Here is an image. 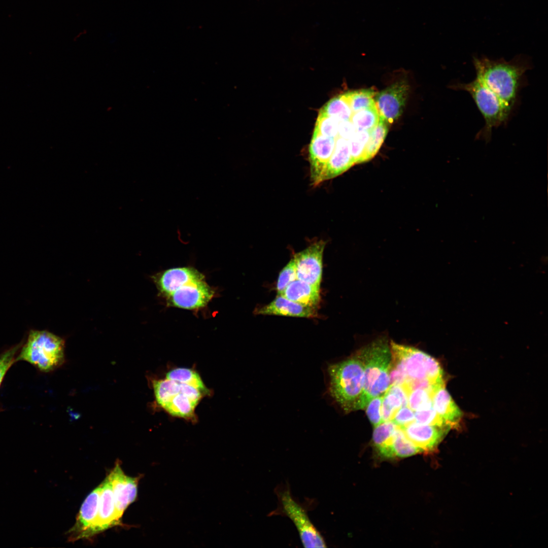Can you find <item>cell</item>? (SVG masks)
<instances>
[{"mask_svg": "<svg viewBox=\"0 0 548 548\" xmlns=\"http://www.w3.org/2000/svg\"><path fill=\"white\" fill-rule=\"evenodd\" d=\"M334 141V148L325 167L322 182L341 174L355 164L351 154L349 141L340 138Z\"/></svg>", "mask_w": 548, "mask_h": 548, "instance_id": "cell-16", "label": "cell"}, {"mask_svg": "<svg viewBox=\"0 0 548 548\" xmlns=\"http://www.w3.org/2000/svg\"><path fill=\"white\" fill-rule=\"evenodd\" d=\"M405 81L395 83L378 93L374 99L380 117L388 124L392 123L401 115L409 91Z\"/></svg>", "mask_w": 548, "mask_h": 548, "instance_id": "cell-11", "label": "cell"}, {"mask_svg": "<svg viewBox=\"0 0 548 548\" xmlns=\"http://www.w3.org/2000/svg\"><path fill=\"white\" fill-rule=\"evenodd\" d=\"M22 345L21 342L0 353V387L7 372L16 362V358ZM3 410L0 408V412Z\"/></svg>", "mask_w": 548, "mask_h": 548, "instance_id": "cell-32", "label": "cell"}, {"mask_svg": "<svg viewBox=\"0 0 548 548\" xmlns=\"http://www.w3.org/2000/svg\"><path fill=\"white\" fill-rule=\"evenodd\" d=\"M97 519L90 537L115 526L121 525L116 514L112 486L108 476L101 484Z\"/></svg>", "mask_w": 548, "mask_h": 548, "instance_id": "cell-14", "label": "cell"}, {"mask_svg": "<svg viewBox=\"0 0 548 548\" xmlns=\"http://www.w3.org/2000/svg\"><path fill=\"white\" fill-rule=\"evenodd\" d=\"M100 489L99 485L90 492L83 502L76 522L68 532L70 541L90 538L91 531L98 515Z\"/></svg>", "mask_w": 548, "mask_h": 548, "instance_id": "cell-12", "label": "cell"}, {"mask_svg": "<svg viewBox=\"0 0 548 548\" xmlns=\"http://www.w3.org/2000/svg\"><path fill=\"white\" fill-rule=\"evenodd\" d=\"M155 283L170 304L181 309L202 308L214 295L204 276L192 267L167 269L157 275Z\"/></svg>", "mask_w": 548, "mask_h": 548, "instance_id": "cell-2", "label": "cell"}, {"mask_svg": "<svg viewBox=\"0 0 548 548\" xmlns=\"http://www.w3.org/2000/svg\"><path fill=\"white\" fill-rule=\"evenodd\" d=\"M422 451L405 435L399 426L387 443L378 453L386 458H404L418 453Z\"/></svg>", "mask_w": 548, "mask_h": 548, "instance_id": "cell-18", "label": "cell"}, {"mask_svg": "<svg viewBox=\"0 0 548 548\" xmlns=\"http://www.w3.org/2000/svg\"><path fill=\"white\" fill-rule=\"evenodd\" d=\"M325 244L320 240L294 255L297 279L320 287Z\"/></svg>", "mask_w": 548, "mask_h": 548, "instance_id": "cell-9", "label": "cell"}, {"mask_svg": "<svg viewBox=\"0 0 548 548\" xmlns=\"http://www.w3.org/2000/svg\"><path fill=\"white\" fill-rule=\"evenodd\" d=\"M370 135V131L357 130L349 141L352 158L355 164L361 163Z\"/></svg>", "mask_w": 548, "mask_h": 548, "instance_id": "cell-29", "label": "cell"}, {"mask_svg": "<svg viewBox=\"0 0 548 548\" xmlns=\"http://www.w3.org/2000/svg\"><path fill=\"white\" fill-rule=\"evenodd\" d=\"M275 493L278 499L277 507L268 516H281L289 519L296 527L303 547H327L324 538L309 517L308 507L293 497L289 483L278 485Z\"/></svg>", "mask_w": 548, "mask_h": 548, "instance_id": "cell-6", "label": "cell"}, {"mask_svg": "<svg viewBox=\"0 0 548 548\" xmlns=\"http://www.w3.org/2000/svg\"><path fill=\"white\" fill-rule=\"evenodd\" d=\"M408 393L400 385L390 386L383 395L381 414L382 422L391 421L402 407L407 406Z\"/></svg>", "mask_w": 548, "mask_h": 548, "instance_id": "cell-20", "label": "cell"}, {"mask_svg": "<svg viewBox=\"0 0 548 548\" xmlns=\"http://www.w3.org/2000/svg\"><path fill=\"white\" fill-rule=\"evenodd\" d=\"M415 422L424 425L449 426L446 421L435 412L433 406L430 408L414 412Z\"/></svg>", "mask_w": 548, "mask_h": 548, "instance_id": "cell-33", "label": "cell"}, {"mask_svg": "<svg viewBox=\"0 0 548 548\" xmlns=\"http://www.w3.org/2000/svg\"><path fill=\"white\" fill-rule=\"evenodd\" d=\"M296 279V263L293 257L280 272L277 283V295H281L286 287Z\"/></svg>", "mask_w": 548, "mask_h": 548, "instance_id": "cell-31", "label": "cell"}, {"mask_svg": "<svg viewBox=\"0 0 548 548\" xmlns=\"http://www.w3.org/2000/svg\"><path fill=\"white\" fill-rule=\"evenodd\" d=\"M320 111L338 121L350 120L352 114L350 107L342 94L332 98Z\"/></svg>", "mask_w": 548, "mask_h": 548, "instance_id": "cell-27", "label": "cell"}, {"mask_svg": "<svg viewBox=\"0 0 548 548\" xmlns=\"http://www.w3.org/2000/svg\"><path fill=\"white\" fill-rule=\"evenodd\" d=\"M108 476L112 486L117 516L121 521L125 510L137 498L138 484L142 476L126 475L118 461Z\"/></svg>", "mask_w": 548, "mask_h": 548, "instance_id": "cell-10", "label": "cell"}, {"mask_svg": "<svg viewBox=\"0 0 548 548\" xmlns=\"http://www.w3.org/2000/svg\"><path fill=\"white\" fill-rule=\"evenodd\" d=\"M64 360V340L45 330H31L16 358V362H27L43 372L54 370Z\"/></svg>", "mask_w": 548, "mask_h": 548, "instance_id": "cell-5", "label": "cell"}, {"mask_svg": "<svg viewBox=\"0 0 548 548\" xmlns=\"http://www.w3.org/2000/svg\"><path fill=\"white\" fill-rule=\"evenodd\" d=\"M330 396L347 413L356 410L364 385L362 362L354 356L328 367Z\"/></svg>", "mask_w": 548, "mask_h": 548, "instance_id": "cell-4", "label": "cell"}, {"mask_svg": "<svg viewBox=\"0 0 548 548\" xmlns=\"http://www.w3.org/2000/svg\"><path fill=\"white\" fill-rule=\"evenodd\" d=\"M476 77L491 89L512 113L521 89L525 85V73L532 68L527 57L518 55L509 61L501 58L473 57Z\"/></svg>", "mask_w": 548, "mask_h": 548, "instance_id": "cell-1", "label": "cell"}, {"mask_svg": "<svg viewBox=\"0 0 548 548\" xmlns=\"http://www.w3.org/2000/svg\"><path fill=\"white\" fill-rule=\"evenodd\" d=\"M197 405L188 396L180 392L161 407L173 416L195 421V408Z\"/></svg>", "mask_w": 548, "mask_h": 548, "instance_id": "cell-21", "label": "cell"}, {"mask_svg": "<svg viewBox=\"0 0 548 548\" xmlns=\"http://www.w3.org/2000/svg\"><path fill=\"white\" fill-rule=\"evenodd\" d=\"M376 94L375 90L370 88L348 91L342 95L354 113L374 105L373 97Z\"/></svg>", "mask_w": 548, "mask_h": 548, "instance_id": "cell-24", "label": "cell"}, {"mask_svg": "<svg viewBox=\"0 0 548 548\" xmlns=\"http://www.w3.org/2000/svg\"><path fill=\"white\" fill-rule=\"evenodd\" d=\"M390 347L391 362L403 372L405 383L428 380L436 384H444L442 370L434 358L414 347L393 341L390 342Z\"/></svg>", "mask_w": 548, "mask_h": 548, "instance_id": "cell-8", "label": "cell"}, {"mask_svg": "<svg viewBox=\"0 0 548 548\" xmlns=\"http://www.w3.org/2000/svg\"><path fill=\"white\" fill-rule=\"evenodd\" d=\"M401 428L406 437L422 452H427L433 451L451 428L414 422Z\"/></svg>", "mask_w": 548, "mask_h": 548, "instance_id": "cell-13", "label": "cell"}, {"mask_svg": "<svg viewBox=\"0 0 548 548\" xmlns=\"http://www.w3.org/2000/svg\"><path fill=\"white\" fill-rule=\"evenodd\" d=\"M396 425L402 428L415 422L414 411L408 406L401 407L391 420Z\"/></svg>", "mask_w": 548, "mask_h": 548, "instance_id": "cell-35", "label": "cell"}, {"mask_svg": "<svg viewBox=\"0 0 548 548\" xmlns=\"http://www.w3.org/2000/svg\"><path fill=\"white\" fill-rule=\"evenodd\" d=\"M451 87L455 90L467 91L471 96L482 114L485 124L477 133L476 139L489 142L492 129L505 125L511 116L499 97L477 77L470 82H455Z\"/></svg>", "mask_w": 548, "mask_h": 548, "instance_id": "cell-7", "label": "cell"}, {"mask_svg": "<svg viewBox=\"0 0 548 548\" xmlns=\"http://www.w3.org/2000/svg\"><path fill=\"white\" fill-rule=\"evenodd\" d=\"M380 116L375 104L368 108L352 113L350 121L356 130L370 131L379 123Z\"/></svg>", "mask_w": 548, "mask_h": 548, "instance_id": "cell-25", "label": "cell"}, {"mask_svg": "<svg viewBox=\"0 0 548 548\" xmlns=\"http://www.w3.org/2000/svg\"><path fill=\"white\" fill-rule=\"evenodd\" d=\"M166 378L179 383L191 386L203 394L208 393L209 390L205 386L199 374L195 370L186 368H177L169 371Z\"/></svg>", "mask_w": 548, "mask_h": 548, "instance_id": "cell-23", "label": "cell"}, {"mask_svg": "<svg viewBox=\"0 0 548 548\" xmlns=\"http://www.w3.org/2000/svg\"><path fill=\"white\" fill-rule=\"evenodd\" d=\"M355 354L362 362L364 370L363 392L357 410L364 409L371 399L383 395L390 386V345L387 337H381L359 350Z\"/></svg>", "mask_w": 548, "mask_h": 548, "instance_id": "cell-3", "label": "cell"}, {"mask_svg": "<svg viewBox=\"0 0 548 548\" xmlns=\"http://www.w3.org/2000/svg\"><path fill=\"white\" fill-rule=\"evenodd\" d=\"M388 131V123L381 117L378 124L370 131V135L363 153L361 163L372 158L378 152Z\"/></svg>", "mask_w": 548, "mask_h": 548, "instance_id": "cell-22", "label": "cell"}, {"mask_svg": "<svg viewBox=\"0 0 548 548\" xmlns=\"http://www.w3.org/2000/svg\"><path fill=\"white\" fill-rule=\"evenodd\" d=\"M338 122L337 134L334 140L340 138L349 141L357 131L354 126L350 120L338 121Z\"/></svg>", "mask_w": 548, "mask_h": 548, "instance_id": "cell-36", "label": "cell"}, {"mask_svg": "<svg viewBox=\"0 0 548 548\" xmlns=\"http://www.w3.org/2000/svg\"><path fill=\"white\" fill-rule=\"evenodd\" d=\"M280 295L302 305L317 309L321 300L320 287L296 279Z\"/></svg>", "mask_w": 548, "mask_h": 548, "instance_id": "cell-17", "label": "cell"}, {"mask_svg": "<svg viewBox=\"0 0 548 548\" xmlns=\"http://www.w3.org/2000/svg\"><path fill=\"white\" fill-rule=\"evenodd\" d=\"M256 315H276L313 318L318 316L317 309L300 304L282 295H277L269 303L255 309Z\"/></svg>", "mask_w": 548, "mask_h": 548, "instance_id": "cell-15", "label": "cell"}, {"mask_svg": "<svg viewBox=\"0 0 548 548\" xmlns=\"http://www.w3.org/2000/svg\"><path fill=\"white\" fill-rule=\"evenodd\" d=\"M383 395H379L371 399L364 409L373 427L382 423L381 405Z\"/></svg>", "mask_w": 548, "mask_h": 548, "instance_id": "cell-34", "label": "cell"}, {"mask_svg": "<svg viewBox=\"0 0 548 548\" xmlns=\"http://www.w3.org/2000/svg\"><path fill=\"white\" fill-rule=\"evenodd\" d=\"M433 394L423 389H417L408 394L407 406L413 411L421 410L432 406Z\"/></svg>", "mask_w": 548, "mask_h": 548, "instance_id": "cell-28", "label": "cell"}, {"mask_svg": "<svg viewBox=\"0 0 548 548\" xmlns=\"http://www.w3.org/2000/svg\"><path fill=\"white\" fill-rule=\"evenodd\" d=\"M398 427L394 422L390 421L382 422L374 427L372 441L377 452L388 442Z\"/></svg>", "mask_w": 548, "mask_h": 548, "instance_id": "cell-30", "label": "cell"}, {"mask_svg": "<svg viewBox=\"0 0 548 548\" xmlns=\"http://www.w3.org/2000/svg\"><path fill=\"white\" fill-rule=\"evenodd\" d=\"M432 406L437 414L451 427L460 420L462 413L456 404L444 385L439 387L432 397Z\"/></svg>", "mask_w": 548, "mask_h": 548, "instance_id": "cell-19", "label": "cell"}, {"mask_svg": "<svg viewBox=\"0 0 548 548\" xmlns=\"http://www.w3.org/2000/svg\"><path fill=\"white\" fill-rule=\"evenodd\" d=\"M152 386L156 400L160 406L181 391V383L166 378L153 381Z\"/></svg>", "mask_w": 548, "mask_h": 548, "instance_id": "cell-26", "label": "cell"}]
</instances>
